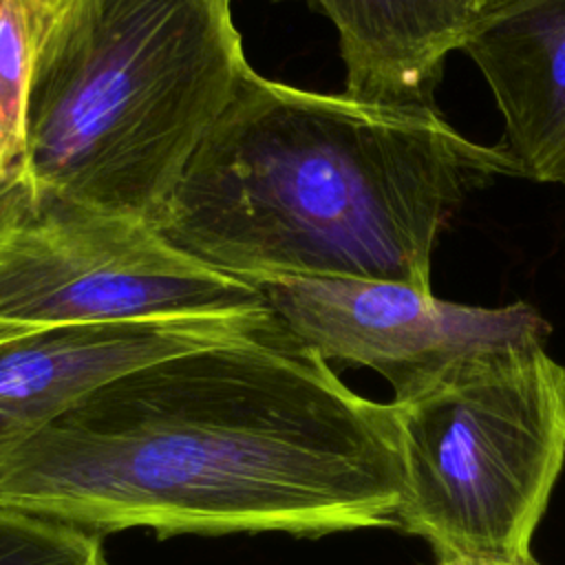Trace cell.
Masks as SVG:
<instances>
[{
  "instance_id": "1",
  "label": "cell",
  "mask_w": 565,
  "mask_h": 565,
  "mask_svg": "<svg viewBox=\"0 0 565 565\" xmlns=\"http://www.w3.org/2000/svg\"><path fill=\"white\" fill-rule=\"evenodd\" d=\"M388 402L355 393L276 318L124 371L0 468V505L93 534L397 530Z\"/></svg>"
},
{
  "instance_id": "2",
  "label": "cell",
  "mask_w": 565,
  "mask_h": 565,
  "mask_svg": "<svg viewBox=\"0 0 565 565\" xmlns=\"http://www.w3.org/2000/svg\"><path fill=\"white\" fill-rule=\"evenodd\" d=\"M516 177L499 143L435 104H382L245 68L154 227L243 278L349 276L430 289L435 245L466 199Z\"/></svg>"
},
{
  "instance_id": "3",
  "label": "cell",
  "mask_w": 565,
  "mask_h": 565,
  "mask_svg": "<svg viewBox=\"0 0 565 565\" xmlns=\"http://www.w3.org/2000/svg\"><path fill=\"white\" fill-rule=\"evenodd\" d=\"M234 0H75L38 35L15 168L154 223L249 66Z\"/></svg>"
},
{
  "instance_id": "4",
  "label": "cell",
  "mask_w": 565,
  "mask_h": 565,
  "mask_svg": "<svg viewBox=\"0 0 565 565\" xmlns=\"http://www.w3.org/2000/svg\"><path fill=\"white\" fill-rule=\"evenodd\" d=\"M402 532L439 563L534 558L565 466V366L545 342L475 353L388 402Z\"/></svg>"
},
{
  "instance_id": "5",
  "label": "cell",
  "mask_w": 565,
  "mask_h": 565,
  "mask_svg": "<svg viewBox=\"0 0 565 565\" xmlns=\"http://www.w3.org/2000/svg\"><path fill=\"white\" fill-rule=\"evenodd\" d=\"M269 311L254 282L170 245L143 218L40 185L0 181V318L108 324Z\"/></svg>"
},
{
  "instance_id": "6",
  "label": "cell",
  "mask_w": 565,
  "mask_h": 565,
  "mask_svg": "<svg viewBox=\"0 0 565 565\" xmlns=\"http://www.w3.org/2000/svg\"><path fill=\"white\" fill-rule=\"evenodd\" d=\"M249 282L294 338L327 362L375 371L393 395L475 353L547 342L550 335V322L521 300L463 305L404 282L349 276H267Z\"/></svg>"
},
{
  "instance_id": "7",
  "label": "cell",
  "mask_w": 565,
  "mask_h": 565,
  "mask_svg": "<svg viewBox=\"0 0 565 565\" xmlns=\"http://www.w3.org/2000/svg\"><path fill=\"white\" fill-rule=\"evenodd\" d=\"M269 324V311L108 324L0 318V468L38 430L106 380L166 355L247 338Z\"/></svg>"
},
{
  "instance_id": "8",
  "label": "cell",
  "mask_w": 565,
  "mask_h": 565,
  "mask_svg": "<svg viewBox=\"0 0 565 565\" xmlns=\"http://www.w3.org/2000/svg\"><path fill=\"white\" fill-rule=\"evenodd\" d=\"M461 51L497 102L516 177L565 183V0H486Z\"/></svg>"
},
{
  "instance_id": "9",
  "label": "cell",
  "mask_w": 565,
  "mask_h": 565,
  "mask_svg": "<svg viewBox=\"0 0 565 565\" xmlns=\"http://www.w3.org/2000/svg\"><path fill=\"white\" fill-rule=\"evenodd\" d=\"M333 22L344 95L382 104H435L446 60L463 49L479 0H313Z\"/></svg>"
},
{
  "instance_id": "10",
  "label": "cell",
  "mask_w": 565,
  "mask_h": 565,
  "mask_svg": "<svg viewBox=\"0 0 565 565\" xmlns=\"http://www.w3.org/2000/svg\"><path fill=\"white\" fill-rule=\"evenodd\" d=\"M0 565H110L104 536L0 505Z\"/></svg>"
},
{
  "instance_id": "11",
  "label": "cell",
  "mask_w": 565,
  "mask_h": 565,
  "mask_svg": "<svg viewBox=\"0 0 565 565\" xmlns=\"http://www.w3.org/2000/svg\"><path fill=\"white\" fill-rule=\"evenodd\" d=\"M35 51L29 0H0V121L18 163L24 146V106Z\"/></svg>"
},
{
  "instance_id": "12",
  "label": "cell",
  "mask_w": 565,
  "mask_h": 565,
  "mask_svg": "<svg viewBox=\"0 0 565 565\" xmlns=\"http://www.w3.org/2000/svg\"><path fill=\"white\" fill-rule=\"evenodd\" d=\"M71 2H75V0H29L35 40L51 24V20H55Z\"/></svg>"
},
{
  "instance_id": "13",
  "label": "cell",
  "mask_w": 565,
  "mask_h": 565,
  "mask_svg": "<svg viewBox=\"0 0 565 565\" xmlns=\"http://www.w3.org/2000/svg\"><path fill=\"white\" fill-rule=\"evenodd\" d=\"M13 166H15V159L9 150V143H7V137H4V130H2V121H0V181L11 172Z\"/></svg>"
},
{
  "instance_id": "14",
  "label": "cell",
  "mask_w": 565,
  "mask_h": 565,
  "mask_svg": "<svg viewBox=\"0 0 565 565\" xmlns=\"http://www.w3.org/2000/svg\"><path fill=\"white\" fill-rule=\"evenodd\" d=\"M433 565H510V563H439V561H435ZM527 565H539V561H532Z\"/></svg>"
}]
</instances>
